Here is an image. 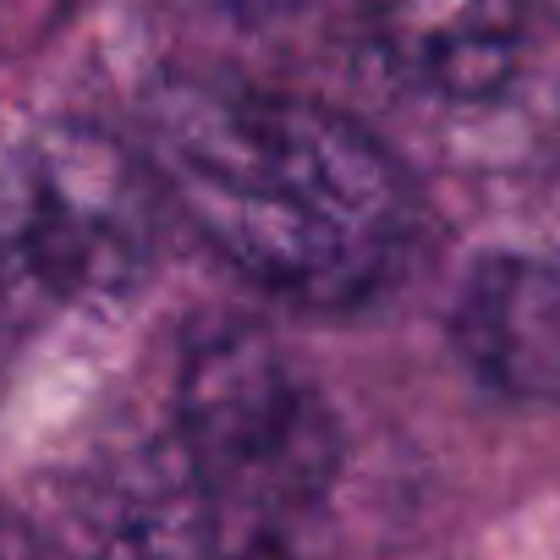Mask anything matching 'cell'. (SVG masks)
<instances>
[{
	"mask_svg": "<svg viewBox=\"0 0 560 560\" xmlns=\"http://www.w3.org/2000/svg\"><path fill=\"white\" fill-rule=\"evenodd\" d=\"M0 560H50V549H45L18 516L0 511Z\"/></svg>",
	"mask_w": 560,
	"mask_h": 560,
	"instance_id": "52a82bcc",
	"label": "cell"
},
{
	"mask_svg": "<svg viewBox=\"0 0 560 560\" xmlns=\"http://www.w3.org/2000/svg\"><path fill=\"white\" fill-rule=\"evenodd\" d=\"M220 7L242 23H275V18H292L298 7H308V0H220Z\"/></svg>",
	"mask_w": 560,
	"mask_h": 560,
	"instance_id": "ba28073f",
	"label": "cell"
},
{
	"mask_svg": "<svg viewBox=\"0 0 560 560\" xmlns=\"http://www.w3.org/2000/svg\"><path fill=\"white\" fill-rule=\"evenodd\" d=\"M451 341L462 363L511 401H560V264L489 253L467 269Z\"/></svg>",
	"mask_w": 560,
	"mask_h": 560,
	"instance_id": "5b68a950",
	"label": "cell"
},
{
	"mask_svg": "<svg viewBox=\"0 0 560 560\" xmlns=\"http://www.w3.org/2000/svg\"><path fill=\"white\" fill-rule=\"evenodd\" d=\"M83 527L100 560H214L225 544L176 423L116 451L89 478Z\"/></svg>",
	"mask_w": 560,
	"mask_h": 560,
	"instance_id": "277c9868",
	"label": "cell"
},
{
	"mask_svg": "<svg viewBox=\"0 0 560 560\" xmlns=\"http://www.w3.org/2000/svg\"><path fill=\"white\" fill-rule=\"evenodd\" d=\"M149 165L192 231L253 287L352 308L396 269L412 187L358 121L242 83L182 78L149 105Z\"/></svg>",
	"mask_w": 560,
	"mask_h": 560,
	"instance_id": "6da1fadb",
	"label": "cell"
},
{
	"mask_svg": "<svg viewBox=\"0 0 560 560\" xmlns=\"http://www.w3.org/2000/svg\"><path fill=\"white\" fill-rule=\"evenodd\" d=\"M160 198V171L121 138L83 121L34 132L0 171V303H127L154 269Z\"/></svg>",
	"mask_w": 560,
	"mask_h": 560,
	"instance_id": "7a4b0ae2",
	"label": "cell"
},
{
	"mask_svg": "<svg viewBox=\"0 0 560 560\" xmlns=\"http://www.w3.org/2000/svg\"><path fill=\"white\" fill-rule=\"evenodd\" d=\"M363 18L412 89L478 105L516 78L527 0H363Z\"/></svg>",
	"mask_w": 560,
	"mask_h": 560,
	"instance_id": "8992f818",
	"label": "cell"
},
{
	"mask_svg": "<svg viewBox=\"0 0 560 560\" xmlns=\"http://www.w3.org/2000/svg\"><path fill=\"white\" fill-rule=\"evenodd\" d=\"M171 423L214 500L225 544H253L303 516L341 467L330 401L247 325H220L187 347Z\"/></svg>",
	"mask_w": 560,
	"mask_h": 560,
	"instance_id": "3957f363",
	"label": "cell"
},
{
	"mask_svg": "<svg viewBox=\"0 0 560 560\" xmlns=\"http://www.w3.org/2000/svg\"><path fill=\"white\" fill-rule=\"evenodd\" d=\"M544 7H549V12H555V18H560V0H544Z\"/></svg>",
	"mask_w": 560,
	"mask_h": 560,
	"instance_id": "9c48e42d",
	"label": "cell"
}]
</instances>
